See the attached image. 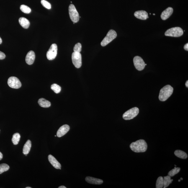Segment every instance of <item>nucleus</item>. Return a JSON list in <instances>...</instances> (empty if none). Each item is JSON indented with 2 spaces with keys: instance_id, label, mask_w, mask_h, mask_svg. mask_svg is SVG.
Wrapping results in <instances>:
<instances>
[{
  "instance_id": "1",
  "label": "nucleus",
  "mask_w": 188,
  "mask_h": 188,
  "mask_svg": "<svg viewBox=\"0 0 188 188\" xmlns=\"http://www.w3.org/2000/svg\"><path fill=\"white\" fill-rule=\"evenodd\" d=\"M130 148L132 151L136 153L144 152L148 148V145L143 139H140L133 142L130 145Z\"/></svg>"
},
{
  "instance_id": "2",
  "label": "nucleus",
  "mask_w": 188,
  "mask_h": 188,
  "mask_svg": "<svg viewBox=\"0 0 188 188\" xmlns=\"http://www.w3.org/2000/svg\"><path fill=\"white\" fill-rule=\"evenodd\" d=\"M174 89L170 85L164 86L160 90L159 99L161 101H164L167 100L173 94Z\"/></svg>"
},
{
  "instance_id": "3",
  "label": "nucleus",
  "mask_w": 188,
  "mask_h": 188,
  "mask_svg": "<svg viewBox=\"0 0 188 188\" xmlns=\"http://www.w3.org/2000/svg\"><path fill=\"white\" fill-rule=\"evenodd\" d=\"M184 32L180 27H176L168 29L165 33L166 36L173 37H179L183 35Z\"/></svg>"
},
{
  "instance_id": "4",
  "label": "nucleus",
  "mask_w": 188,
  "mask_h": 188,
  "mask_svg": "<svg viewBox=\"0 0 188 188\" xmlns=\"http://www.w3.org/2000/svg\"><path fill=\"white\" fill-rule=\"evenodd\" d=\"M117 34L115 30H109L106 36L104 38L101 42V45L102 46H106L117 37Z\"/></svg>"
},
{
  "instance_id": "5",
  "label": "nucleus",
  "mask_w": 188,
  "mask_h": 188,
  "mask_svg": "<svg viewBox=\"0 0 188 188\" xmlns=\"http://www.w3.org/2000/svg\"><path fill=\"white\" fill-rule=\"evenodd\" d=\"M139 109L136 107L132 108L126 112L123 115V118L126 120H130L133 119L138 115Z\"/></svg>"
},
{
  "instance_id": "6",
  "label": "nucleus",
  "mask_w": 188,
  "mask_h": 188,
  "mask_svg": "<svg viewBox=\"0 0 188 188\" xmlns=\"http://www.w3.org/2000/svg\"><path fill=\"white\" fill-rule=\"evenodd\" d=\"M69 12L71 21L74 23L78 22L80 19L79 14L73 4L70 5L69 7Z\"/></svg>"
},
{
  "instance_id": "7",
  "label": "nucleus",
  "mask_w": 188,
  "mask_h": 188,
  "mask_svg": "<svg viewBox=\"0 0 188 188\" xmlns=\"http://www.w3.org/2000/svg\"><path fill=\"white\" fill-rule=\"evenodd\" d=\"M72 60L73 65L76 68H79L82 66V55L80 52H73L72 54Z\"/></svg>"
},
{
  "instance_id": "8",
  "label": "nucleus",
  "mask_w": 188,
  "mask_h": 188,
  "mask_svg": "<svg viewBox=\"0 0 188 188\" xmlns=\"http://www.w3.org/2000/svg\"><path fill=\"white\" fill-rule=\"evenodd\" d=\"M57 51H58V47L56 44H52L49 49L47 52L46 57L47 59L50 60L54 59L57 56Z\"/></svg>"
},
{
  "instance_id": "9",
  "label": "nucleus",
  "mask_w": 188,
  "mask_h": 188,
  "mask_svg": "<svg viewBox=\"0 0 188 188\" xmlns=\"http://www.w3.org/2000/svg\"><path fill=\"white\" fill-rule=\"evenodd\" d=\"M7 83L10 87L18 89L21 87L22 84L18 78L15 77H11L8 80Z\"/></svg>"
},
{
  "instance_id": "10",
  "label": "nucleus",
  "mask_w": 188,
  "mask_h": 188,
  "mask_svg": "<svg viewBox=\"0 0 188 188\" xmlns=\"http://www.w3.org/2000/svg\"><path fill=\"white\" fill-rule=\"evenodd\" d=\"M133 63L135 68L139 71H141L144 69L145 63L141 57L135 56L133 59Z\"/></svg>"
},
{
  "instance_id": "11",
  "label": "nucleus",
  "mask_w": 188,
  "mask_h": 188,
  "mask_svg": "<svg viewBox=\"0 0 188 188\" xmlns=\"http://www.w3.org/2000/svg\"><path fill=\"white\" fill-rule=\"evenodd\" d=\"M70 130V127L68 125H64L59 129L57 135L58 137H61L66 134Z\"/></svg>"
},
{
  "instance_id": "12",
  "label": "nucleus",
  "mask_w": 188,
  "mask_h": 188,
  "mask_svg": "<svg viewBox=\"0 0 188 188\" xmlns=\"http://www.w3.org/2000/svg\"><path fill=\"white\" fill-rule=\"evenodd\" d=\"M35 59V55L33 51H30L27 53L26 57V61L28 64L32 65L34 63Z\"/></svg>"
},
{
  "instance_id": "13",
  "label": "nucleus",
  "mask_w": 188,
  "mask_h": 188,
  "mask_svg": "<svg viewBox=\"0 0 188 188\" xmlns=\"http://www.w3.org/2000/svg\"><path fill=\"white\" fill-rule=\"evenodd\" d=\"M134 15L137 19L146 20L149 18L148 13L145 11H136L134 13Z\"/></svg>"
},
{
  "instance_id": "14",
  "label": "nucleus",
  "mask_w": 188,
  "mask_h": 188,
  "mask_svg": "<svg viewBox=\"0 0 188 188\" xmlns=\"http://www.w3.org/2000/svg\"><path fill=\"white\" fill-rule=\"evenodd\" d=\"M173 12V8L171 7H168L162 13L161 18L163 20H166L170 17Z\"/></svg>"
},
{
  "instance_id": "15",
  "label": "nucleus",
  "mask_w": 188,
  "mask_h": 188,
  "mask_svg": "<svg viewBox=\"0 0 188 188\" xmlns=\"http://www.w3.org/2000/svg\"><path fill=\"white\" fill-rule=\"evenodd\" d=\"M48 160L52 166L57 169H61V165L56 158L51 155L48 156Z\"/></svg>"
},
{
  "instance_id": "16",
  "label": "nucleus",
  "mask_w": 188,
  "mask_h": 188,
  "mask_svg": "<svg viewBox=\"0 0 188 188\" xmlns=\"http://www.w3.org/2000/svg\"><path fill=\"white\" fill-rule=\"evenodd\" d=\"M86 181L89 183L92 184L100 185L103 183L102 180L89 176L86 177Z\"/></svg>"
},
{
  "instance_id": "17",
  "label": "nucleus",
  "mask_w": 188,
  "mask_h": 188,
  "mask_svg": "<svg viewBox=\"0 0 188 188\" xmlns=\"http://www.w3.org/2000/svg\"><path fill=\"white\" fill-rule=\"evenodd\" d=\"M19 22L21 26L24 29H28L30 26L29 21L24 17H21L19 19Z\"/></svg>"
},
{
  "instance_id": "18",
  "label": "nucleus",
  "mask_w": 188,
  "mask_h": 188,
  "mask_svg": "<svg viewBox=\"0 0 188 188\" xmlns=\"http://www.w3.org/2000/svg\"><path fill=\"white\" fill-rule=\"evenodd\" d=\"M38 103L40 107L43 108H48L50 107L51 103L49 101L43 98L39 99Z\"/></svg>"
},
{
  "instance_id": "19",
  "label": "nucleus",
  "mask_w": 188,
  "mask_h": 188,
  "mask_svg": "<svg viewBox=\"0 0 188 188\" xmlns=\"http://www.w3.org/2000/svg\"><path fill=\"white\" fill-rule=\"evenodd\" d=\"M32 147V143L30 140H28L26 142L23 149V153L24 155L28 154L30 151Z\"/></svg>"
},
{
  "instance_id": "20",
  "label": "nucleus",
  "mask_w": 188,
  "mask_h": 188,
  "mask_svg": "<svg viewBox=\"0 0 188 188\" xmlns=\"http://www.w3.org/2000/svg\"><path fill=\"white\" fill-rule=\"evenodd\" d=\"M175 155L177 157L182 158V159H186L188 157L187 154L182 150H176L174 152Z\"/></svg>"
},
{
  "instance_id": "21",
  "label": "nucleus",
  "mask_w": 188,
  "mask_h": 188,
  "mask_svg": "<svg viewBox=\"0 0 188 188\" xmlns=\"http://www.w3.org/2000/svg\"><path fill=\"white\" fill-rule=\"evenodd\" d=\"M163 178V187L164 188L167 187L173 181L171 179V177L168 175L164 177Z\"/></svg>"
},
{
  "instance_id": "22",
  "label": "nucleus",
  "mask_w": 188,
  "mask_h": 188,
  "mask_svg": "<svg viewBox=\"0 0 188 188\" xmlns=\"http://www.w3.org/2000/svg\"><path fill=\"white\" fill-rule=\"evenodd\" d=\"M20 137V134L18 133H14L13 135L12 140L14 145H17L18 144Z\"/></svg>"
},
{
  "instance_id": "23",
  "label": "nucleus",
  "mask_w": 188,
  "mask_h": 188,
  "mask_svg": "<svg viewBox=\"0 0 188 188\" xmlns=\"http://www.w3.org/2000/svg\"><path fill=\"white\" fill-rule=\"evenodd\" d=\"M163 187V178L160 176L157 180L156 187V188H162Z\"/></svg>"
},
{
  "instance_id": "24",
  "label": "nucleus",
  "mask_w": 188,
  "mask_h": 188,
  "mask_svg": "<svg viewBox=\"0 0 188 188\" xmlns=\"http://www.w3.org/2000/svg\"><path fill=\"white\" fill-rule=\"evenodd\" d=\"M9 169V166L7 164L3 163L0 164V174L7 171Z\"/></svg>"
},
{
  "instance_id": "25",
  "label": "nucleus",
  "mask_w": 188,
  "mask_h": 188,
  "mask_svg": "<svg viewBox=\"0 0 188 188\" xmlns=\"http://www.w3.org/2000/svg\"><path fill=\"white\" fill-rule=\"evenodd\" d=\"M51 89L54 91L56 94L59 93L61 90V88L59 86L56 84H53L51 85Z\"/></svg>"
},
{
  "instance_id": "26",
  "label": "nucleus",
  "mask_w": 188,
  "mask_h": 188,
  "mask_svg": "<svg viewBox=\"0 0 188 188\" xmlns=\"http://www.w3.org/2000/svg\"><path fill=\"white\" fill-rule=\"evenodd\" d=\"M181 168H176L175 167L174 169L171 170L170 171L169 173H168V175L170 177H173L175 175L178 174L180 171Z\"/></svg>"
},
{
  "instance_id": "27",
  "label": "nucleus",
  "mask_w": 188,
  "mask_h": 188,
  "mask_svg": "<svg viewBox=\"0 0 188 188\" xmlns=\"http://www.w3.org/2000/svg\"><path fill=\"white\" fill-rule=\"evenodd\" d=\"M20 9L23 12L25 13L29 14L31 12L30 8L25 5H21L20 6Z\"/></svg>"
},
{
  "instance_id": "28",
  "label": "nucleus",
  "mask_w": 188,
  "mask_h": 188,
  "mask_svg": "<svg viewBox=\"0 0 188 188\" xmlns=\"http://www.w3.org/2000/svg\"><path fill=\"white\" fill-rule=\"evenodd\" d=\"M42 5L47 9H50L51 8V5L50 3L45 0H42L41 1Z\"/></svg>"
},
{
  "instance_id": "29",
  "label": "nucleus",
  "mask_w": 188,
  "mask_h": 188,
  "mask_svg": "<svg viewBox=\"0 0 188 188\" xmlns=\"http://www.w3.org/2000/svg\"><path fill=\"white\" fill-rule=\"evenodd\" d=\"M82 50V45L81 43H77L75 45L73 51L75 52H80Z\"/></svg>"
},
{
  "instance_id": "30",
  "label": "nucleus",
  "mask_w": 188,
  "mask_h": 188,
  "mask_svg": "<svg viewBox=\"0 0 188 188\" xmlns=\"http://www.w3.org/2000/svg\"><path fill=\"white\" fill-rule=\"evenodd\" d=\"M6 55L3 52L0 51V60L4 59L5 58Z\"/></svg>"
},
{
  "instance_id": "31",
  "label": "nucleus",
  "mask_w": 188,
  "mask_h": 188,
  "mask_svg": "<svg viewBox=\"0 0 188 188\" xmlns=\"http://www.w3.org/2000/svg\"><path fill=\"white\" fill-rule=\"evenodd\" d=\"M184 49L185 50L187 51H188V43L184 45Z\"/></svg>"
},
{
  "instance_id": "32",
  "label": "nucleus",
  "mask_w": 188,
  "mask_h": 188,
  "mask_svg": "<svg viewBox=\"0 0 188 188\" xmlns=\"http://www.w3.org/2000/svg\"><path fill=\"white\" fill-rule=\"evenodd\" d=\"M3 158V155L2 153L0 152V160H2Z\"/></svg>"
},
{
  "instance_id": "33",
  "label": "nucleus",
  "mask_w": 188,
  "mask_h": 188,
  "mask_svg": "<svg viewBox=\"0 0 188 188\" xmlns=\"http://www.w3.org/2000/svg\"><path fill=\"white\" fill-rule=\"evenodd\" d=\"M185 86H186V87L188 88V81H187L186 82V83H185Z\"/></svg>"
},
{
  "instance_id": "34",
  "label": "nucleus",
  "mask_w": 188,
  "mask_h": 188,
  "mask_svg": "<svg viewBox=\"0 0 188 188\" xmlns=\"http://www.w3.org/2000/svg\"><path fill=\"white\" fill-rule=\"evenodd\" d=\"M58 188H66V187H65V186H59V187Z\"/></svg>"
},
{
  "instance_id": "35",
  "label": "nucleus",
  "mask_w": 188,
  "mask_h": 188,
  "mask_svg": "<svg viewBox=\"0 0 188 188\" xmlns=\"http://www.w3.org/2000/svg\"><path fill=\"white\" fill-rule=\"evenodd\" d=\"M2 40H1V37H0V44H1L2 43Z\"/></svg>"
},
{
  "instance_id": "36",
  "label": "nucleus",
  "mask_w": 188,
  "mask_h": 188,
  "mask_svg": "<svg viewBox=\"0 0 188 188\" xmlns=\"http://www.w3.org/2000/svg\"><path fill=\"white\" fill-rule=\"evenodd\" d=\"M180 179H181V180L182 181L183 180V179L182 178H181Z\"/></svg>"
},
{
  "instance_id": "37",
  "label": "nucleus",
  "mask_w": 188,
  "mask_h": 188,
  "mask_svg": "<svg viewBox=\"0 0 188 188\" xmlns=\"http://www.w3.org/2000/svg\"><path fill=\"white\" fill-rule=\"evenodd\" d=\"M26 188H32V187H26Z\"/></svg>"
},
{
  "instance_id": "38",
  "label": "nucleus",
  "mask_w": 188,
  "mask_h": 188,
  "mask_svg": "<svg viewBox=\"0 0 188 188\" xmlns=\"http://www.w3.org/2000/svg\"><path fill=\"white\" fill-rule=\"evenodd\" d=\"M181 181V179H180L179 180V182H180V181Z\"/></svg>"
},
{
  "instance_id": "39",
  "label": "nucleus",
  "mask_w": 188,
  "mask_h": 188,
  "mask_svg": "<svg viewBox=\"0 0 188 188\" xmlns=\"http://www.w3.org/2000/svg\"><path fill=\"white\" fill-rule=\"evenodd\" d=\"M153 15H155V14H153Z\"/></svg>"
},
{
  "instance_id": "40",
  "label": "nucleus",
  "mask_w": 188,
  "mask_h": 188,
  "mask_svg": "<svg viewBox=\"0 0 188 188\" xmlns=\"http://www.w3.org/2000/svg\"><path fill=\"white\" fill-rule=\"evenodd\" d=\"M56 136H57L56 135H55V137H56Z\"/></svg>"
},
{
  "instance_id": "41",
  "label": "nucleus",
  "mask_w": 188,
  "mask_h": 188,
  "mask_svg": "<svg viewBox=\"0 0 188 188\" xmlns=\"http://www.w3.org/2000/svg\"><path fill=\"white\" fill-rule=\"evenodd\" d=\"M0 131H1V130H0Z\"/></svg>"
}]
</instances>
